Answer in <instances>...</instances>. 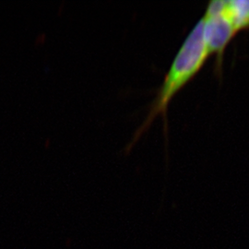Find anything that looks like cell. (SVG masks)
Instances as JSON below:
<instances>
[{
  "label": "cell",
  "mask_w": 249,
  "mask_h": 249,
  "mask_svg": "<svg viewBox=\"0 0 249 249\" xmlns=\"http://www.w3.org/2000/svg\"><path fill=\"white\" fill-rule=\"evenodd\" d=\"M209 56L203 37V21L199 19L178 50L155 98L151 103L147 116L126 146V151L132 149L157 116L162 117L164 134L167 135V110L170 102L201 71Z\"/></svg>",
  "instance_id": "1"
},
{
  "label": "cell",
  "mask_w": 249,
  "mask_h": 249,
  "mask_svg": "<svg viewBox=\"0 0 249 249\" xmlns=\"http://www.w3.org/2000/svg\"><path fill=\"white\" fill-rule=\"evenodd\" d=\"M201 19L205 45L210 55H216L217 68L221 69L224 51L237 34L224 11L223 0L211 1Z\"/></svg>",
  "instance_id": "2"
},
{
  "label": "cell",
  "mask_w": 249,
  "mask_h": 249,
  "mask_svg": "<svg viewBox=\"0 0 249 249\" xmlns=\"http://www.w3.org/2000/svg\"><path fill=\"white\" fill-rule=\"evenodd\" d=\"M224 2V11L236 31L249 30V0H230Z\"/></svg>",
  "instance_id": "3"
}]
</instances>
